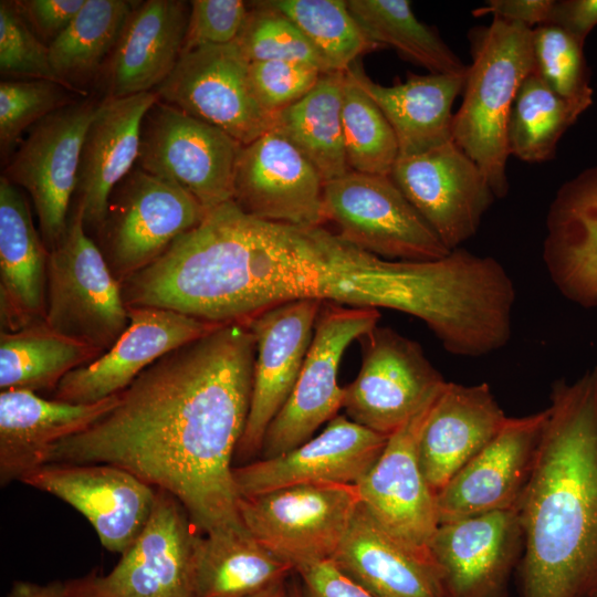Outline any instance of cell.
I'll return each instance as SVG.
<instances>
[{
    "label": "cell",
    "instance_id": "1",
    "mask_svg": "<svg viewBox=\"0 0 597 597\" xmlns=\"http://www.w3.org/2000/svg\"><path fill=\"white\" fill-rule=\"evenodd\" d=\"M255 339L221 324L159 358L86 430L53 444L50 463H105L172 494L201 534L245 530L233 460L252 392Z\"/></svg>",
    "mask_w": 597,
    "mask_h": 597
},
{
    "label": "cell",
    "instance_id": "2",
    "mask_svg": "<svg viewBox=\"0 0 597 597\" xmlns=\"http://www.w3.org/2000/svg\"><path fill=\"white\" fill-rule=\"evenodd\" d=\"M486 296L482 263L463 248L434 261H391L324 226H292L248 214L219 321H245L297 300L383 307L419 318L450 349L474 333Z\"/></svg>",
    "mask_w": 597,
    "mask_h": 597
},
{
    "label": "cell",
    "instance_id": "3",
    "mask_svg": "<svg viewBox=\"0 0 597 597\" xmlns=\"http://www.w3.org/2000/svg\"><path fill=\"white\" fill-rule=\"evenodd\" d=\"M533 470L516 510L520 597L597 589V367L553 383Z\"/></svg>",
    "mask_w": 597,
    "mask_h": 597
},
{
    "label": "cell",
    "instance_id": "4",
    "mask_svg": "<svg viewBox=\"0 0 597 597\" xmlns=\"http://www.w3.org/2000/svg\"><path fill=\"white\" fill-rule=\"evenodd\" d=\"M532 30L493 18L469 32L472 62L453 116L454 143L481 168L496 199L509 191L507 124L516 92L534 71Z\"/></svg>",
    "mask_w": 597,
    "mask_h": 597
},
{
    "label": "cell",
    "instance_id": "5",
    "mask_svg": "<svg viewBox=\"0 0 597 597\" xmlns=\"http://www.w3.org/2000/svg\"><path fill=\"white\" fill-rule=\"evenodd\" d=\"M44 323L102 354L129 323L122 284L86 232L82 211L75 205L62 238L49 251Z\"/></svg>",
    "mask_w": 597,
    "mask_h": 597
},
{
    "label": "cell",
    "instance_id": "6",
    "mask_svg": "<svg viewBox=\"0 0 597 597\" xmlns=\"http://www.w3.org/2000/svg\"><path fill=\"white\" fill-rule=\"evenodd\" d=\"M360 495L353 483H305L240 496L245 530L294 570L332 559Z\"/></svg>",
    "mask_w": 597,
    "mask_h": 597
},
{
    "label": "cell",
    "instance_id": "7",
    "mask_svg": "<svg viewBox=\"0 0 597 597\" xmlns=\"http://www.w3.org/2000/svg\"><path fill=\"white\" fill-rule=\"evenodd\" d=\"M208 212L180 187L136 165L112 190L96 243L122 284L199 226Z\"/></svg>",
    "mask_w": 597,
    "mask_h": 597
},
{
    "label": "cell",
    "instance_id": "8",
    "mask_svg": "<svg viewBox=\"0 0 597 597\" xmlns=\"http://www.w3.org/2000/svg\"><path fill=\"white\" fill-rule=\"evenodd\" d=\"M323 219L355 247L391 261H434L450 250L389 175L349 170L326 181Z\"/></svg>",
    "mask_w": 597,
    "mask_h": 597
},
{
    "label": "cell",
    "instance_id": "9",
    "mask_svg": "<svg viewBox=\"0 0 597 597\" xmlns=\"http://www.w3.org/2000/svg\"><path fill=\"white\" fill-rule=\"evenodd\" d=\"M242 146L218 127L158 98L143 118L136 165L180 187L210 211L233 199Z\"/></svg>",
    "mask_w": 597,
    "mask_h": 597
},
{
    "label": "cell",
    "instance_id": "10",
    "mask_svg": "<svg viewBox=\"0 0 597 597\" xmlns=\"http://www.w3.org/2000/svg\"><path fill=\"white\" fill-rule=\"evenodd\" d=\"M101 100L81 97L39 121L28 129L2 171L10 184L29 192L49 251L66 229L82 145Z\"/></svg>",
    "mask_w": 597,
    "mask_h": 597
},
{
    "label": "cell",
    "instance_id": "11",
    "mask_svg": "<svg viewBox=\"0 0 597 597\" xmlns=\"http://www.w3.org/2000/svg\"><path fill=\"white\" fill-rule=\"evenodd\" d=\"M376 308L324 302L295 386L270 423L259 459L283 454L310 440L342 408L338 367L346 348L378 325Z\"/></svg>",
    "mask_w": 597,
    "mask_h": 597
},
{
    "label": "cell",
    "instance_id": "12",
    "mask_svg": "<svg viewBox=\"0 0 597 597\" xmlns=\"http://www.w3.org/2000/svg\"><path fill=\"white\" fill-rule=\"evenodd\" d=\"M358 342L362 366L343 388L342 408L352 421L389 437L447 380L420 344L390 327L377 325Z\"/></svg>",
    "mask_w": 597,
    "mask_h": 597
},
{
    "label": "cell",
    "instance_id": "13",
    "mask_svg": "<svg viewBox=\"0 0 597 597\" xmlns=\"http://www.w3.org/2000/svg\"><path fill=\"white\" fill-rule=\"evenodd\" d=\"M193 527L184 505L157 489L147 524L116 566L65 580L67 597H193Z\"/></svg>",
    "mask_w": 597,
    "mask_h": 597
},
{
    "label": "cell",
    "instance_id": "14",
    "mask_svg": "<svg viewBox=\"0 0 597 597\" xmlns=\"http://www.w3.org/2000/svg\"><path fill=\"white\" fill-rule=\"evenodd\" d=\"M249 65L234 43L198 48L182 53L154 92L248 145L272 127L273 118L254 94Z\"/></svg>",
    "mask_w": 597,
    "mask_h": 597
},
{
    "label": "cell",
    "instance_id": "15",
    "mask_svg": "<svg viewBox=\"0 0 597 597\" xmlns=\"http://www.w3.org/2000/svg\"><path fill=\"white\" fill-rule=\"evenodd\" d=\"M389 176L450 251L475 234L496 199L481 168L454 140L399 156Z\"/></svg>",
    "mask_w": 597,
    "mask_h": 597
},
{
    "label": "cell",
    "instance_id": "16",
    "mask_svg": "<svg viewBox=\"0 0 597 597\" xmlns=\"http://www.w3.org/2000/svg\"><path fill=\"white\" fill-rule=\"evenodd\" d=\"M323 303L285 302L245 320L255 339V360L248 420L234 457L238 462L260 457L266 430L298 378Z\"/></svg>",
    "mask_w": 597,
    "mask_h": 597
},
{
    "label": "cell",
    "instance_id": "17",
    "mask_svg": "<svg viewBox=\"0 0 597 597\" xmlns=\"http://www.w3.org/2000/svg\"><path fill=\"white\" fill-rule=\"evenodd\" d=\"M78 511L101 544L123 554L136 541L153 512L157 489L129 471L105 463H50L21 480Z\"/></svg>",
    "mask_w": 597,
    "mask_h": 597
},
{
    "label": "cell",
    "instance_id": "18",
    "mask_svg": "<svg viewBox=\"0 0 597 597\" xmlns=\"http://www.w3.org/2000/svg\"><path fill=\"white\" fill-rule=\"evenodd\" d=\"M324 180L280 132L270 128L238 157L232 201L245 213L292 226H323Z\"/></svg>",
    "mask_w": 597,
    "mask_h": 597
},
{
    "label": "cell",
    "instance_id": "19",
    "mask_svg": "<svg viewBox=\"0 0 597 597\" xmlns=\"http://www.w3.org/2000/svg\"><path fill=\"white\" fill-rule=\"evenodd\" d=\"M440 390L388 437L374 465L356 483L362 504L378 524L421 548H428L439 517L436 494L420 468L418 444Z\"/></svg>",
    "mask_w": 597,
    "mask_h": 597
},
{
    "label": "cell",
    "instance_id": "20",
    "mask_svg": "<svg viewBox=\"0 0 597 597\" xmlns=\"http://www.w3.org/2000/svg\"><path fill=\"white\" fill-rule=\"evenodd\" d=\"M127 308L129 323L114 345L69 373L53 391V399L93 404L119 394L159 358L221 325L170 310Z\"/></svg>",
    "mask_w": 597,
    "mask_h": 597
},
{
    "label": "cell",
    "instance_id": "21",
    "mask_svg": "<svg viewBox=\"0 0 597 597\" xmlns=\"http://www.w3.org/2000/svg\"><path fill=\"white\" fill-rule=\"evenodd\" d=\"M449 597H507L524 549L516 509L439 524L429 545Z\"/></svg>",
    "mask_w": 597,
    "mask_h": 597
},
{
    "label": "cell",
    "instance_id": "22",
    "mask_svg": "<svg viewBox=\"0 0 597 597\" xmlns=\"http://www.w3.org/2000/svg\"><path fill=\"white\" fill-rule=\"evenodd\" d=\"M547 409L507 417L499 433L437 493L439 524L516 509L531 476Z\"/></svg>",
    "mask_w": 597,
    "mask_h": 597
},
{
    "label": "cell",
    "instance_id": "23",
    "mask_svg": "<svg viewBox=\"0 0 597 597\" xmlns=\"http://www.w3.org/2000/svg\"><path fill=\"white\" fill-rule=\"evenodd\" d=\"M388 437L337 415L296 448L233 468L239 496L305 483L356 484L374 465Z\"/></svg>",
    "mask_w": 597,
    "mask_h": 597
},
{
    "label": "cell",
    "instance_id": "24",
    "mask_svg": "<svg viewBox=\"0 0 597 597\" xmlns=\"http://www.w3.org/2000/svg\"><path fill=\"white\" fill-rule=\"evenodd\" d=\"M189 14L188 1H138L96 83L103 97L154 92L181 55Z\"/></svg>",
    "mask_w": 597,
    "mask_h": 597
},
{
    "label": "cell",
    "instance_id": "25",
    "mask_svg": "<svg viewBox=\"0 0 597 597\" xmlns=\"http://www.w3.org/2000/svg\"><path fill=\"white\" fill-rule=\"evenodd\" d=\"M543 261L568 301L597 306V163L566 180L546 214Z\"/></svg>",
    "mask_w": 597,
    "mask_h": 597
},
{
    "label": "cell",
    "instance_id": "26",
    "mask_svg": "<svg viewBox=\"0 0 597 597\" xmlns=\"http://www.w3.org/2000/svg\"><path fill=\"white\" fill-rule=\"evenodd\" d=\"M157 100L155 92L102 96L82 145L74 202L90 235L105 219L112 190L137 164L142 122Z\"/></svg>",
    "mask_w": 597,
    "mask_h": 597
},
{
    "label": "cell",
    "instance_id": "27",
    "mask_svg": "<svg viewBox=\"0 0 597 597\" xmlns=\"http://www.w3.org/2000/svg\"><path fill=\"white\" fill-rule=\"evenodd\" d=\"M332 561L375 597H449L429 547L388 533L362 502Z\"/></svg>",
    "mask_w": 597,
    "mask_h": 597
},
{
    "label": "cell",
    "instance_id": "28",
    "mask_svg": "<svg viewBox=\"0 0 597 597\" xmlns=\"http://www.w3.org/2000/svg\"><path fill=\"white\" fill-rule=\"evenodd\" d=\"M506 419L488 383L446 381L418 444L421 471L436 495L499 433Z\"/></svg>",
    "mask_w": 597,
    "mask_h": 597
},
{
    "label": "cell",
    "instance_id": "29",
    "mask_svg": "<svg viewBox=\"0 0 597 597\" xmlns=\"http://www.w3.org/2000/svg\"><path fill=\"white\" fill-rule=\"evenodd\" d=\"M118 394L93 404L44 399L34 391L0 392V484L21 481L43 465L46 451L111 411Z\"/></svg>",
    "mask_w": 597,
    "mask_h": 597
},
{
    "label": "cell",
    "instance_id": "30",
    "mask_svg": "<svg viewBox=\"0 0 597 597\" xmlns=\"http://www.w3.org/2000/svg\"><path fill=\"white\" fill-rule=\"evenodd\" d=\"M49 250L25 196L0 177L1 332L44 323Z\"/></svg>",
    "mask_w": 597,
    "mask_h": 597
},
{
    "label": "cell",
    "instance_id": "31",
    "mask_svg": "<svg viewBox=\"0 0 597 597\" xmlns=\"http://www.w3.org/2000/svg\"><path fill=\"white\" fill-rule=\"evenodd\" d=\"M347 71L387 118L397 139L399 156L421 154L453 140L452 106L463 91L467 71L454 74L409 73L405 82L391 86L369 78L359 60Z\"/></svg>",
    "mask_w": 597,
    "mask_h": 597
},
{
    "label": "cell",
    "instance_id": "32",
    "mask_svg": "<svg viewBox=\"0 0 597 597\" xmlns=\"http://www.w3.org/2000/svg\"><path fill=\"white\" fill-rule=\"evenodd\" d=\"M295 574L247 530L197 535L192 553L193 597H259Z\"/></svg>",
    "mask_w": 597,
    "mask_h": 597
},
{
    "label": "cell",
    "instance_id": "33",
    "mask_svg": "<svg viewBox=\"0 0 597 597\" xmlns=\"http://www.w3.org/2000/svg\"><path fill=\"white\" fill-rule=\"evenodd\" d=\"M344 72L323 73L304 97L272 118L271 128L307 158L324 182L349 171L342 123Z\"/></svg>",
    "mask_w": 597,
    "mask_h": 597
},
{
    "label": "cell",
    "instance_id": "34",
    "mask_svg": "<svg viewBox=\"0 0 597 597\" xmlns=\"http://www.w3.org/2000/svg\"><path fill=\"white\" fill-rule=\"evenodd\" d=\"M138 1L85 0L67 28L49 45L51 65L72 92L88 96Z\"/></svg>",
    "mask_w": 597,
    "mask_h": 597
},
{
    "label": "cell",
    "instance_id": "35",
    "mask_svg": "<svg viewBox=\"0 0 597 597\" xmlns=\"http://www.w3.org/2000/svg\"><path fill=\"white\" fill-rule=\"evenodd\" d=\"M102 355L45 323L0 334V389L55 390L72 370Z\"/></svg>",
    "mask_w": 597,
    "mask_h": 597
},
{
    "label": "cell",
    "instance_id": "36",
    "mask_svg": "<svg viewBox=\"0 0 597 597\" xmlns=\"http://www.w3.org/2000/svg\"><path fill=\"white\" fill-rule=\"evenodd\" d=\"M348 9L369 41L395 49L405 60L434 74L464 73L461 59L415 15L408 0H348Z\"/></svg>",
    "mask_w": 597,
    "mask_h": 597
},
{
    "label": "cell",
    "instance_id": "37",
    "mask_svg": "<svg viewBox=\"0 0 597 597\" xmlns=\"http://www.w3.org/2000/svg\"><path fill=\"white\" fill-rule=\"evenodd\" d=\"M585 111L557 95L532 71L522 81L511 108L509 154L526 163L553 159L562 136Z\"/></svg>",
    "mask_w": 597,
    "mask_h": 597
},
{
    "label": "cell",
    "instance_id": "38",
    "mask_svg": "<svg viewBox=\"0 0 597 597\" xmlns=\"http://www.w3.org/2000/svg\"><path fill=\"white\" fill-rule=\"evenodd\" d=\"M287 17L325 60L332 72H344L379 45L367 39L345 0H264Z\"/></svg>",
    "mask_w": 597,
    "mask_h": 597
},
{
    "label": "cell",
    "instance_id": "39",
    "mask_svg": "<svg viewBox=\"0 0 597 597\" xmlns=\"http://www.w3.org/2000/svg\"><path fill=\"white\" fill-rule=\"evenodd\" d=\"M344 73L342 123L348 168L390 175L399 156L395 133L375 102L347 70Z\"/></svg>",
    "mask_w": 597,
    "mask_h": 597
},
{
    "label": "cell",
    "instance_id": "40",
    "mask_svg": "<svg viewBox=\"0 0 597 597\" xmlns=\"http://www.w3.org/2000/svg\"><path fill=\"white\" fill-rule=\"evenodd\" d=\"M233 43L249 63L291 61L332 72L300 29L264 0L249 2L247 19Z\"/></svg>",
    "mask_w": 597,
    "mask_h": 597
},
{
    "label": "cell",
    "instance_id": "41",
    "mask_svg": "<svg viewBox=\"0 0 597 597\" xmlns=\"http://www.w3.org/2000/svg\"><path fill=\"white\" fill-rule=\"evenodd\" d=\"M584 42L555 24L532 30L535 73L561 97L588 108L594 101Z\"/></svg>",
    "mask_w": 597,
    "mask_h": 597
},
{
    "label": "cell",
    "instance_id": "42",
    "mask_svg": "<svg viewBox=\"0 0 597 597\" xmlns=\"http://www.w3.org/2000/svg\"><path fill=\"white\" fill-rule=\"evenodd\" d=\"M86 97L48 80H4L0 83V153L4 164L30 127L51 113Z\"/></svg>",
    "mask_w": 597,
    "mask_h": 597
},
{
    "label": "cell",
    "instance_id": "43",
    "mask_svg": "<svg viewBox=\"0 0 597 597\" xmlns=\"http://www.w3.org/2000/svg\"><path fill=\"white\" fill-rule=\"evenodd\" d=\"M0 74L7 80H48L64 85L51 65L49 46L11 0L0 1Z\"/></svg>",
    "mask_w": 597,
    "mask_h": 597
},
{
    "label": "cell",
    "instance_id": "44",
    "mask_svg": "<svg viewBox=\"0 0 597 597\" xmlns=\"http://www.w3.org/2000/svg\"><path fill=\"white\" fill-rule=\"evenodd\" d=\"M249 74L259 103L273 116L304 97L323 73L308 64L274 60L250 63Z\"/></svg>",
    "mask_w": 597,
    "mask_h": 597
},
{
    "label": "cell",
    "instance_id": "45",
    "mask_svg": "<svg viewBox=\"0 0 597 597\" xmlns=\"http://www.w3.org/2000/svg\"><path fill=\"white\" fill-rule=\"evenodd\" d=\"M249 11L241 0H192L182 53L198 48L231 44L238 38Z\"/></svg>",
    "mask_w": 597,
    "mask_h": 597
},
{
    "label": "cell",
    "instance_id": "46",
    "mask_svg": "<svg viewBox=\"0 0 597 597\" xmlns=\"http://www.w3.org/2000/svg\"><path fill=\"white\" fill-rule=\"evenodd\" d=\"M20 13L48 46L67 28L85 0H14Z\"/></svg>",
    "mask_w": 597,
    "mask_h": 597
},
{
    "label": "cell",
    "instance_id": "47",
    "mask_svg": "<svg viewBox=\"0 0 597 597\" xmlns=\"http://www.w3.org/2000/svg\"><path fill=\"white\" fill-rule=\"evenodd\" d=\"M295 574L301 597H375L332 559L303 566Z\"/></svg>",
    "mask_w": 597,
    "mask_h": 597
},
{
    "label": "cell",
    "instance_id": "48",
    "mask_svg": "<svg viewBox=\"0 0 597 597\" xmlns=\"http://www.w3.org/2000/svg\"><path fill=\"white\" fill-rule=\"evenodd\" d=\"M555 0H489L473 15L493 18L533 29L549 22Z\"/></svg>",
    "mask_w": 597,
    "mask_h": 597
},
{
    "label": "cell",
    "instance_id": "49",
    "mask_svg": "<svg viewBox=\"0 0 597 597\" xmlns=\"http://www.w3.org/2000/svg\"><path fill=\"white\" fill-rule=\"evenodd\" d=\"M548 23L566 30L585 43L597 25V0H555Z\"/></svg>",
    "mask_w": 597,
    "mask_h": 597
},
{
    "label": "cell",
    "instance_id": "50",
    "mask_svg": "<svg viewBox=\"0 0 597 597\" xmlns=\"http://www.w3.org/2000/svg\"><path fill=\"white\" fill-rule=\"evenodd\" d=\"M6 597H67L66 584L61 580L46 584L18 580L12 584Z\"/></svg>",
    "mask_w": 597,
    "mask_h": 597
},
{
    "label": "cell",
    "instance_id": "51",
    "mask_svg": "<svg viewBox=\"0 0 597 597\" xmlns=\"http://www.w3.org/2000/svg\"><path fill=\"white\" fill-rule=\"evenodd\" d=\"M259 597H301L300 585L290 579Z\"/></svg>",
    "mask_w": 597,
    "mask_h": 597
},
{
    "label": "cell",
    "instance_id": "52",
    "mask_svg": "<svg viewBox=\"0 0 597 597\" xmlns=\"http://www.w3.org/2000/svg\"><path fill=\"white\" fill-rule=\"evenodd\" d=\"M590 597H597V589L594 591V594Z\"/></svg>",
    "mask_w": 597,
    "mask_h": 597
}]
</instances>
